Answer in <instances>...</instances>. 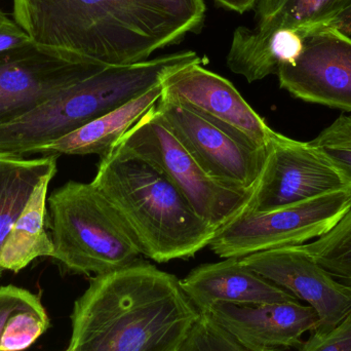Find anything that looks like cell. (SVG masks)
Listing matches in <instances>:
<instances>
[{
    "label": "cell",
    "mask_w": 351,
    "mask_h": 351,
    "mask_svg": "<svg viewBox=\"0 0 351 351\" xmlns=\"http://www.w3.org/2000/svg\"><path fill=\"white\" fill-rule=\"evenodd\" d=\"M204 0H12L14 20L36 45L105 66L147 61L202 32Z\"/></svg>",
    "instance_id": "6da1fadb"
},
{
    "label": "cell",
    "mask_w": 351,
    "mask_h": 351,
    "mask_svg": "<svg viewBox=\"0 0 351 351\" xmlns=\"http://www.w3.org/2000/svg\"><path fill=\"white\" fill-rule=\"evenodd\" d=\"M199 315L177 276L138 260L90 280L67 351H180Z\"/></svg>",
    "instance_id": "7a4b0ae2"
},
{
    "label": "cell",
    "mask_w": 351,
    "mask_h": 351,
    "mask_svg": "<svg viewBox=\"0 0 351 351\" xmlns=\"http://www.w3.org/2000/svg\"><path fill=\"white\" fill-rule=\"evenodd\" d=\"M97 168L93 185L119 215L142 255L167 263L208 247L217 229L154 165L113 147Z\"/></svg>",
    "instance_id": "3957f363"
},
{
    "label": "cell",
    "mask_w": 351,
    "mask_h": 351,
    "mask_svg": "<svg viewBox=\"0 0 351 351\" xmlns=\"http://www.w3.org/2000/svg\"><path fill=\"white\" fill-rule=\"evenodd\" d=\"M206 61L178 51L129 66H108L29 112L0 125V154L25 156L162 84L176 70Z\"/></svg>",
    "instance_id": "277c9868"
},
{
    "label": "cell",
    "mask_w": 351,
    "mask_h": 351,
    "mask_svg": "<svg viewBox=\"0 0 351 351\" xmlns=\"http://www.w3.org/2000/svg\"><path fill=\"white\" fill-rule=\"evenodd\" d=\"M53 259L67 271L102 276L138 261L135 239L90 183L69 181L47 198Z\"/></svg>",
    "instance_id": "5b68a950"
},
{
    "label": "cell",
    "mask_w": 351,
    "mask_h": 351,
    "mask_svg": "<svg viewBox=\"0 0 351 351\" xmlns=\"http://www.w3.org/2000/svg\"><path fill=\"white\" fill-rule=\"evenodd\" d=\"M351 210V192H332L264 213L239 214L218 229L210 251L220 258L311 243L332 230Z\"/></svg>",
    "instance_id": "8992f818"
},
{
    "label": "cell",
    "mask_w": 351,
    "mask_h": 351,
    "mask_svg": "<svg viewBox=\"0 0 351 351\" xmlns=\"http://www.w3.org/2000/svg\"><path fill=\"white\" fill-rule=\"evenodd\" d=\"M154 108L114 147L146 160L164 173L194 210L218 230L241 213L253 192L231 189L206 174L158 119Z\"/></svg>",
    "instance_id": "52a82bcc"
},
{
    "label": "cell",
    "mask_w": 351,
    "mask_h": 351,
    "mask_svg": "<svg viewBox=\"0 0 351 351\" xmlns=\"http://www.w3.org/2000/svg\"><path fill=\"white\" fill-rule=\"evenodd\" d=\"M154 113L206 174L231 189L254 192L267 146L164 97Z\"/></svg>",
    "instance_id": "ba28073f"
},
{
    "label": "cell",
    "mask_w": 351,
    "mask_h": 351,
    "mask_svg": "<svg viewBox=\"0 0 351 351\" xmlns=\"http://www.w3.org/2000/svg\"><path fill=\"white\" fill-rule=\"evenodd\" d=\"M106 67L33 41L0 51V125Z\"/></svg>",
    "instance_id": "9c48e42d"
},
{
    "label": "cell",
    "mask_w": 351,
    "mask_h": 351,
    "mask_svg": "<svg viewBox=\"0 0 351 351\" xmlns=\"http://www.w3.org/2000/svg\"><path fill=\"white\" fill-rule=\"evenodd\" d=\"M344 190L346 180L311 142L274 131L259 181L239 214L270 212Z\"/></svg>",
    "instance_id": "30bf717a"
},
{
    "label": "cell",
    "mask_w": 351,
    "mask_h": 351,
    "mask_svg": "<svg viewBox=\"0 0 351 351\" xmlns=\"http://www.w3.org/2000/svg\"><path fill=\"white\" fill-rule=\"evenodd\" d=\"M276 75L294 98L351 113V36L335 27L313 31L298 60Z\"/></svg>",
    "instance_id": "8fae6325"
},
{
    "label": "cell",
    "mask_w": 351,
    "mask_h": 351,
    "mask_svg": "<svg viewBox=\"0 0 351 351\" xmlns=\"http://www.w3.org/2000/svg\"><path fill=\"white\" fill-rule=\"evenodd\" d=\"M241 262L272 284L308 303L319 317L317 331L341 323L351 311V287L338 282L298 245L259 252Z\"/></svg>",
    "instance_id": "7c38bea8"
},
{
    "label": "cell",
    "mask_w": 351,
    "mask_h": 351,
    "mask_svg": "<svg viewBox=\"0 0 351 351\" xmlns=\"http://www.w3.org/2000/svg\"><path fill=\"white\" fill-rule=\"evenodd\" d=\"M191 64L162 82L164 98L193 109L204 117L241 132L260 146H267L274 130L226 78Z\"/></svg>",
    "instance_id": "4fadbf2b"
},
{
    "label": "cell",
    "mask_w": 351,
    "mask_h": 351,
    "mask_svg": "<svg viewBox=\"0 0 351 351\" xmlns=\"http://www.w3.org/2000/svg\"><path fill=\"white\" fill-rule=\"evenodd\" d=\"M208 315L247 351L298 350L302 336L319 327L315 309L300 301L261 305L218 303Z\"/></svg>",
    "instance_id": "5bb4252c"
},
{
    "label": "cell",
    "mask_w": 351,
    "mask_h": 351,
    "mask_svg": "<svg viewBox=\"0 0 351 351\" xmlns=\"http://www.w3.org/2000/svg\"><path fill=\"white\" fill-rule=\"evenodd\" d=\"M192 304L199 313H208L218 303L261 305L298 302L294 295L256 274L241 258H226L202 264L180 280Z\"/></svg>",
    "instance_id": "9a60e30c"
},
{
    "label": "cell",
    "mask_w": 351,
    "mask_h": 351,
    "mask_svg": "<svg viewBox=\"0 0 351 351\" xmlns=\"http://www.w3.org/2000/svg\"><path fill=\"white\" fill-rule=\"evenodd\" d=\"M162 95V86L160 84L68 135L37 148L32 154H97L101 158L108 154L134 125L156 106Z\"/></svg>",
    "instance_id": "2e32d148"
},
{
    "label": "cell",
    "mask_w": 351,
    "mask_h": 351,
    "mask_svg": "<svg viewBox=\"0 0 351 351\" xmlns=\"http://www.w3.org/2000/svg\"><path fill=\"white\" fill-rule=\"evenodd\" d=\"M303 49L304 36L293 29L264 34L255 29L237 27L227 55V67L252 84L278 74L282 66L292 65Z\"/></svg>",
    "instance_id": "e0dca14e"
},
{
    "label": "cell",
    "mask_w": 351,
    "mask_h": 351,
    "mask_svg": "<svg viewBox=\"0 0 351 351\" xmlns=\"http://www.w3.org/2000/svg\"><path fill=\"white\" fill-rule=\"evenodd\" d=\"M256 28L260 33L293 29L303 36L335 27L351 36V0H258Z\"/></svg>",
    "instance_id": "ac0fdd59"
},
{
    "label": "cell",
    "mask_w": 351,
    "mask_h": 351,
    "mask_svg": "<svg viewBox=\"0 0 351 351\" xmlns=\"http://www.w3.org/2000/svg\"><path fill=\"white\" fill-rule=\"evenodd\" d=\"M55 174L43 178L33 190L24 210L16 219L0 252V268L19 272L31 262L53 254L51 237L45 229L47 190Z\"/></svg>",
    "instance_id": "d6986e66"
},
{
    "label": "cell",
    "mask_w": 351,
    "mask_h": 351,
    "mask_svg": "<svg viewBox=\"0 0 351 351\" xmlns=\"http://www.w3.org/2000/svg\"><path fill=\"white\" fill-rule=\"evenodd\" d=\"M58 154L43 158L0 154V252L37 184L57 173ZM3 270L0 268V276Z\"/></svg>",
    "instance_id": "ffe728a7"
},
{
    "label": "cell",
    "mask_w": 351,
    "mask_h": 351,
    "mask_svg": "<svg viewBox=\"0 0 351 351\" xmlns=\"http://www.w3.org/2000/svg\"><path fill=\"white\" fill-rule=\"evenodd\" d=\"M298 247L338 282L351 287V210L327 234Z\"/></svg>",
    "instance_id": "44dd1931"
},
{
    "label": "cell",
    "mask_w": 351,
    "mask_h": 351,
    "mask_svg": "<svg viewBox=\"0 0 351 351\" xmlns=\"http://www.w3.org/2000/svg\"><path fill=\"white\" fill-rule=\"evenodd\" d=\"M311 143L329 160L351 192V114H342Z\"/></svg>",
    "instance_id": "7402d4cb"
},
{
    "label": "cell",
    "mask_w": 351,
    "mask_h": 351,
    "mask_svg": "<svg viewBox=\"0 0 351 351\" xmlns=\"http://www.w3.org/2000/svg\"><path fill=\"white\" fill-rule=\"evenodd\" d=\"M180 351H247L208 313H200Z\"/></svg>",
    "instance_id": "603a6c76"
},
{
    "label": "cell",
    "mask_w": 351,
    "mask_h": 351,
    "mask_svg": "<svg viewBox=\"0 0 351 351\" xmlns=\"http://www.w3.org/2000/svg\"><path fill=\"white\" fill-rule=\"evenodd\" d=\"M298 351H351V311L336 327L313 332Z\"/></svg>",
    "instance_id": "cb8c5ba5"
},
{
    "label": "cell",
    "mask_w": 351,
    "mask_h": 351,
    "mask_svg": "<svg viewBox=\"0 0 351 351\" xmlns=\"http://www.w3.org/2000/svg\"><path fill=\"white\" fill-rule=\"evenodd\" d=\"M36 295L19 287H0V346L10 319L14 313L38 301Z\"/></svg>",
    "instance_id": "d4e9b609"
},
{
    "label": "cell",
    "mask_w": 351,
    "mask_h": 351,
    "mask_svg": "<svg viewBox=\"0 0 351 351\" xmlns=\"http://www.w3.org/2000/svg\"><path fill=\"white\" fill-rule=\"evenodd\" d=\"M32 43L24 29L0 10V51Z\"/></svg>",
    "instance_id": "484cf974"
},
{
    "label": "cell",
    "mask_w": 351,
    "mask_h": 351,
    "mask_svg": "<svg viewBox=\"0 0 351 351\" xmlns=\"http://www.w3.org/2000/svg\"><path fill=\"white\" fill-rule=\"evenodd\" d=\"M213 1L218 8L239 12V14H245L255 8L258 0H213Z\"/></svg>",
    "instance_id": "4316f807"
},
{
    "label": "cell",
    "mask_w": 351,
    "mask_h": 351,
    "mask_svg": "<svg viewBox=\"0 0 351 351\" xmlns=\"http://www.w3.org/2000/svg\"><path fill=\"white\" fill-rule=\"evenodd\" d=\"M66 351H67V350H66Z\"/></svg>",
    "instance_id": "83f0119b"
}]
</instances>
